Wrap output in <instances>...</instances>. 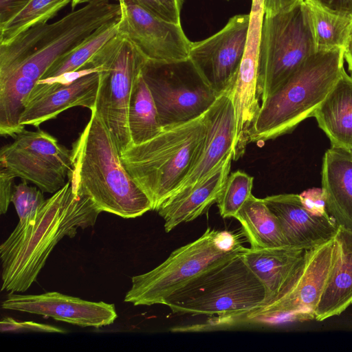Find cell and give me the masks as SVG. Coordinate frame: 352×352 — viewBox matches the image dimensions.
<instances>
[{"label":"cell","instance_id":"1","mask_svg":"<svg viewBox=\"0 0 352 352\" xmlns=\"http://www.w3.org/2000/svg\"><path fill=\"white\" fill-rule=\"evenodd\" d=\"M101 211L73 190L69 181L45 199L36 216L19 222L0 245L1 292H24L34 283L50 253L65 236L95 225Z\"/></svg>","mask_w":352,"mask_h":352},{"label":"cell","instance_id":"2","mask_svg":"<svg viewBox=\"0 0 352 352\" xmlns=\"http://www.w3.org/2000/svg\"><path fill=\"white\" fill-rule=\"evenodd\" d=\"M71 151L68 181L75 192L89 197L101 212L132 219L153 210L148 196L124 167L110 133L94 109Z\"/></svg>","mask_w":352,"mask_h":352},{"label":"cell","instance_id":"3","mask_svg":"<svg viewBox=\"0 0 352 352\" xmlns=\"http://www.w3.org/2000/svg\"><path fill=\"white\" fill-rule=\"evenodd\" d=\"M120 16L119 3L92 0L55 22L30 28L0 45V78L16 74L38 82L57 60Z\"/></svg>","mask_w":352,"mask_h":352},{"label":"cell","instance_id":"4","mask_svg":"<svg viewBox=\"0 0 352 352\" xmlns=\"http://www.w3.org/2000/svg\"><path fill=\"white\" fill-rule=\"evenodd\" d=\"M344 50H318L263 100L250 142H264L289 133L328 96L344 68Z\"/></svg>","mask_w":352,"mask_h":352},{"label":"cell","instance_id":"5","mask_svg":"<svg viewBox=\"0 0 352 352\" xmlns=\"http://www.w3.org/2000/svg\"><path fill=\"white\" fill-rule=\"evenodd\" d=\"M205 113L163 131L120 154L131 178L151 200L153 210L180 186L198 158L206 135Z\"/></svg>","mask_w":352,"mask_h":352},{"label":"cell","instance_id":"6","mask_svg":"<svg viewBox=\"0 0 352 352\" xmlns=\"http://www.w3.org/2000/svg\"><path fill=\"white\" fill-rule=\"evenodd\" d=\"M242 254L197 276L164 305L175 314L206 316L218 324L242 322L248 314L263 306L265 297L263 285Z\"/></svg>","mask_w":352,"mask_h":352},{"label":"cell","instance_id":"7","mask_svg":"<svg viewBox=\"0 0 352 352\" xmlns=\"http://www.w3.org/2000/svg\"><path fill=\"white\" fill-rule=\"evenodd\" d=\"M246 249L238 233L209 227L199 238L173 251L155 268L133 276L124 300L135 306L164 305L188 282Z\"/></svg>","mask_w":352,"mask_h":352},{"label":"cell","instance_id":"8","mask_svg":"<svg viewBox=\"0 0 352 352\" xmlns=\"http://www.w3.org/2000/svg\"><path fill=\"white\" fill-rule=\"evenodd\" d=\"M146 60L118 32L91 58L87 66L88 69L100 68L94 110L120 154L132 145L128 125L129 104L133 82Z\"/></svg>","mask_w":352,"mask_h":352},{"label":"cell","instance_id":"9","mask_svg":"<svg viewBox=\"0 0 352 352\" xmlns=\"http://www.w3.org/2000/svg\"><path fill=\"white\" fill-rule=\"evenodd\" d=\"M317 51L304 1L289 11L265 15L259 50L262 102Z\"/></svg>","mask_w":352,"mask_h":352},{"label":"cell","instance_id":"10","mask_svg":"<svg viewBox=\"0 0 352 352\" xmlns=\"http://www.w3.org/2000/svg\"><path fill=\"white\" fill-rule=\"evenodd\" d=\"M142 74L153 98L163 129L201 116L219 96L189 58L170 62L146 60Z\"/></svg>","mask_w":352,"mask_h":352},{"label":"cell","instance_id":"11","mask_svg":"<svg viewBox=\"0 0 352 352\" xmlns=\"http://www.w3.org/2000/svg\"><path fill=\"white\" fill-rule=\"evenodd\" d=\"M338 257L334 236L305 250L302 264L281 296L242 322L279 323L315 319V310Z\"/></svg>","mask_w":352,"mask_h":352},{"label":"cell","instance_id":"12","mask_svg":"<svg viewBox=\"0 0 352 352\" xmlns=\"http://www.w3.org/2000/svg\"><path fill=\"white\" fill-rule=\"evenodd\" d=\"M0 166L42 192L54 193L67 183L72 168V151L44 131L24 129L13 142L1 147Z\"/></svg>","mask_w":352,"mask_h":352},{"label":"cell","instance_id":"13","mask_svg":"<svg viewBox=\"0 0 352 352\" xmlns=\"http://www.w3.org/2000/svg\"><path fill=\"white\" fill-rule=\"evenodd\" d=\"M250 14L231 17L211 36L192 42L188 58L219 95L232 89L245 52Z\"/></svg>","mask_w":352,"mask_h":352},{"label":"cell","instance_id":"14","mask_svg":"<svg viewBox=\"0 0 352 352\" xmlns=\"http://www.w3.org/2000/svg\"><path fill=\"white\" fill-rule=\"evenodd\" d=\"M119 3V34L129 40L146 60L170 62L188 58L192 42L181 24L164 21L130 0H121Z\"/></svg>","mask_w":352,"mask_h":352},{"label":"cell","instance_id":"15","mask_svg":"<svg viewBox=\"0 0 352 352\" xmlns=\"http://www.w3.org/2000/svg\"><path fill=\"white\" fill-rule=\"evenodd\" d=\"M1 307L50 317L81 327L108 326L118 317L114 304L87 301L57 292L36 295L10 292L2 302Z\"/></svg>","mask_w":352,"mask_h":352},{"label":"cell","instance_id":"16","mask_svg":"<svg viewBox=\"0 0 352 352\" xmlns=\"http://www.w3.org/2000/svg\"><path fill=\"white\" fill-rule=\"evenodd\" d=\"M99 72L84 75L68 84L36 82L25 101L21 125L37 127L75 107L94 109L99 86Z\"/></svg>","mask_w":352,"mask_h":352},{"label":"cell","instance_id":"17","mask_svg":"<svg viewBox=\"0 0 352 352\" xmlns=\"http://www.w3.org/2000/svg\"><path fill=\"white\" fill-rule=\"evenodd\" d=\"M231 90L221 94L205 113L207 129L201 151L188 176L175 192L203 179L233 153L236 121Z\"/></svg>","mask_w":352,"mask_h":352},{"label":"cell","instance_id":"18","mask_svg":"<svg viewBox=\"0 0 352 352\" xmlns=\"http://www.w3.org/2000/svg\"><path fill=\"white\" fill-rule=\"evenodd\" d=\"M263 200L278 219L288 245L308 250L333 237L338 226L330 217L311 214L299 195L267 196Z\"/></svg>","mask_w":352,"mask_h":352},{"label":"cell","instance_id":"19","mask_svg":"<svg viewBox=\"0 0 352 352\" xmlns=\"http://www.w3.org/2000/svg\"><path fill=\"white\" fill-rule=\"evenodd\" d=\"M232 157L231 153L203 179L175 192L159 206L156 211L164 220L166 232L195 219L217 201L229 176Z\"/></svg>","mask_w":352,"mask_h":352},{"label":"cell","instance_id":"20","mask_svg":"<svg viewBox=\"0 0 352 352\" xmlns=\"http://www.w3.org/2000/svg\"><path fill=\"white\" fill-rule=\"evenodd\" d=\"M305 250L285 245L261 250L250 248L243 253L244 261L265 288V300L258 309L269 306L281 296L300 268Z\"/></svg>","mask_w":352,"mask_h":352},{"label":"cell","instance_id":"21","mask_svg":"<svg viewBox=\"0 0 352 352\" xmlns=\"http://www.w3.org/2000/svg\"><path fill=\"white\" fill-rule=\"evenodd\" d=\"M322 188L328 214L352 232V153L331 147L323 157Z\"/></svg>","mask_w":352,"mask_h":352},{"label":"cell","instance_id":"22","mask_svg":"<svg viewBox=\"0 0 352 352\" xmlns=\"http://www.w3.org/2000/svg\"><path fill=\"white\" fill-rule=\"evenodd\" d=\"M312 117L329 139L331 147L352 153V77L344 69Z\"/></svg>","mask_w":352,"mask_h":352},{"label":"cell","instance_id":"23","mask_svg":"<svg viewBox=\"0 0 352 352\" xmlns=\"http://www.w3.org/2000/svg\"><path fill=\"white\" fill-rule=\"evenodd\" d=\"M338 257L315 310V320L340 315L352 304V232L339 226L334 234Z\"/></svg>","mask_w":352,"mask_h":352},{"label":"cell","instance_id":"24","mask_svg":"<svg viewBox=\"0 0 352 352\" xmlns=\"http://www.w3.org/2000/svg\"><path fill=\"white\" fill-rule=\"evenodd\" d=\"M234 218L241 223L250 248L261 250L288 245L278 219L263 199L252 194Z\"/></svg>","mask_w":352,"mask_h":352},{"label":"cell","instance_id":"25","mask_svg":"<svg viewBox=\"0 0 352 352\" xmlns=\"http://www.w3.org/2000/svg\"><path fill=\"white\" fill-rule=\"evenodd\" d=\"M128 125L132 144H140L162 131L152 94L140 73L131 89L128 110Z\"/></svg>","mask_w":352,"mask_h":352},{"label":"cell","instance_id":"26","mask_svg":"<svg viewBox=\"0 0 352 352\" xmlns=\"http://www.w3.org/2000/svg\"><path fill=\"white\" fill-rule=\"evenodd\" d=\"M310 15L318 50L344 49L352 37V14L329 10L304 0Z\"/></svg>","mask_w":352,"mask_h":352},{"label":"cell","instance_id":"27","mask_svg":"<svg viewBox=\"0 0 352 352\" xmlns=\"http://www.w3.org/2000/svg\"><path fill=\"white\" fill-rule=\"evenodd\" d=\"M36 82L10 74L0 78V134L15 138L25 129L21 118L25 101Z\"/></svg>","mask_w":352,"mask_h":352},{"label":"cell","instance_id":"28","mask_svg":"<svg viewBox=\"0 0 352 352\" xmlns=\"http://www.w3.org/2000/svg\"><path fill=\"white\" fill-rule=\"evenodd\" d=\"M119 21L111 22L100 28L85 43L60 58L45 72L40 80L88 69L87 66L91 58L118 34Z\"/></svg>","mask_w":352,"mask_h":352},{"label":"cell","instance_id":"29","mask_svg":"<svg viewBox=\"0 0 352 352\" xmlns=\"http://www.w3.org/2000/svg\"><path fill=\"white\" fill-rule=\"evenodd\" d=\"M72 0H32L18 14L0 24V45L5 44L24 31L46 23Z\"/></svg>","mask_w":352,"mask_h":352},{"label":"cell","instance_id":"30","mask_svg":"<svg viewBox=\"0 0 352 352\" xmlns=\"http://www.w3.org/2000/svg\"><path fill=\"white\" fill-rule=\"evenodd\" d=\"M253 177L241 170L228 176L217 201L223 218L236 216L243 204L252 195Z\"/></svg>","mask_w":352,"mask_h":352},{"label":"cell","instance_id":"31","mask_svg":"<svg viewBox=\"0 0 352 352\" xmlns=\"http://www.w3.org/2000/svg\"><path fill=\"white\" fill-rule=\"evenodd\" d=\"M43 192L28 186L25 180L14 186L11 202L19 218V222H28L36 216L45 201Z\"/></svg>","mask_w":352,"mask_h":352},{"label":"cell","instance_id":"32","mask_svg":"<svg viewBox=\"0 0 352 352\" xmlns=\"http://www.w3.org/2000/svg\"><path fill=\"white\" fill-rule=\"evenodd\" d=\"M155 16L175 24L180 23L184 0H130Z\"/></svg>","mask_w":352,"mask_h":352},{"label":"cell","instance_id":"33","mask_svg":"<svg viewBox=\"0 0 352 352\" xmlns=\"http://www.w3.org/2000/svg\"><path fill=\"white\" fill-rule=\"evenodd\" d=\"M1 333H65V330L60 327L38 323L33 321H18L10 317L3 318L0 322Z\"/></svg>","mask_w":352,"mask_h":352},{"label":"cell","instance_id":"34","mask_svg":"<svg viewBox=\"0 0 352 352\" xmlns=\"http://www.w3.org/2000/svg\"><path fill=\"white\" fill-rule=\"evenodd\" d=\"M299 196L302 205L311 214L317 217H330L327 211L325 194L322 188L307 189Z\"/></svg>","mask_w":352,"mask_h":352},{"label":"cell","instance_id":"35","mask_svg":"<svg viewBox=\"0 0 352 352\" xmlns=\"http://www.w3.org/2000/svg\"><path fill=\"white\" fill-rule=\"evenodd\" d=\"M0 166V213L4 214L11 203L14 179L16 176L7 168Z\"/></svg>","mask_w":352,"mask_h":352},{"label":"cell","instance_id":"36","mask_svg":"<svg viewBox=\"0 0 352 352\" xmlns=\"http://www.w3.org/2000/svg\"><path fill=\"white\" fill-rule=\"evenodd\" d=\"M32 0H0V24L8 21Z\"/></svg>","mask_w":352,"mask_h":352},{"label":"cell","instance_id":"37","mask_svg":"<svg viewBox=\"0 0 352 352\" xmlns=\"http://www.w3.org/2000/svg\"><path fill=\"white\" fill-rule=\"evenodd\" d=\"M304 0H263L265 15H273L293 9Z\"/></svg>","mask_w":352,"mask_h":352},{"label":"cell","instance_id":"38","mask_svg":"<svg viewBox=\"0 0 352 352\" xmlns=\"http://www.w3.org/2000/svg\"><path fill=\"white\" fill-rule=\"evenodd\" d=\"M322 6L340 12L352 14V0H313Z\"/></svg>","mask_w":352,"mask_h":352},{"label":"cell","instance_id":"39","mask_svg":"<svg viewBox=\"0 0 352 352\" xmlns=\"http://www.w3.org/2000/svg\"><path fill=\"white\" fill-rule=\"evenodd\" d=\"M344 59L348 65V69L352 74V37L344 50Z\"/></svg>","mask_w":352,"mask_h":352},{"label":"cell","instance_id":"40","mask_svg":"<svg viewBox=\"0 0 352 352\" xmlns=\"http://www.w3.org/2000/svg\"><path fill=\"white\" fill-rule=\"evenodd\" d=\"M91 1H92V0H72V1L71 3L72 10H74L78 5L85 3H87ZM117 1H120L121 0H117Z\"/></svg>","mask_w":352,"mask_h":352}]
</instances>
